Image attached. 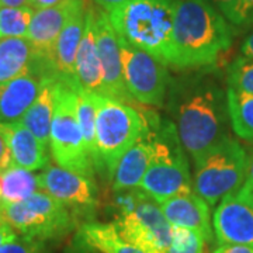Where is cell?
I'll return each mask as SVG.
<instances>
[{
  "label": "cell",
  "instance_id": "e0dca14e",
  "mask_svg": "<svg viewBox=\"0 0 253 253\" xmlns=\"http://www.w3.org/2000/svg\"><path fill=\"white\" fill-rule=\"evenodd\" d=\"M163 215L172 226H180L197 231L207 239L212 241V222L210 206L196 191L176 196L159 204Z\"/></svg>",
  "mask_w": 253,
  "mask_h": 253
},
{
  "label": "cell",
  "instance_id": "9c48e42d",
  "mask_svg": "<svg viewBox=\"0 0 253 253\" xmlns=\"http://www.w3.org/2000/svg\"><path fill=\"white\" fill-rule=\"evenodd\" d=\"M0 214L18 235L42 244L62 238L75 226L72 211L41 190L24 201L1 206Z\"/></svg>",
  "mask_w": 253,
  "mask_h": 253
},
{
  "label": "cell",
  "instance_id": "30bf717a",
  "mask_svg": "<svg viewBox=\"0 0 253 253\" xmlns=\"http://www.w3.org/2000/svg\"><path fill=\"white\" fill-rule=\"evenodd\" d=\"M117 38L124 81L129 96L139 104L162 107L169 86L166 65L148 52L128 44L121 37L117 36Z\"/></svg>",
  "mask_w": 253,
  "mask_h": 253
},
{
  "label": "cell",
  "instance_id": "836d02e7",
  "mask_svg": "<svg viewBox=\"0 0 253 253\" xmlns=\"http://www.w3.org/2000/svg\"><path fill=\"white\" fill-rule=\"evenodd\" d=\"M16 236H17V232L13 229V226L10 225L4 218L0 217V248Z\"/></svg>",
  "mask_w": 253,
  "mask_h": 253
},
{
  "label": "cell",
  "instance_id": "7c38bea8",
  "mask_svg": "<svg viewBox=\"0 0 253 253\" xmlns=\"http://www.w3.org/2000/svg\"><path fill=\"white\" fill-rule=\"evenodd\" d=\"M212 229L218 245L253 246V200L246 189L232 191L218 203Z\"/></svg>",
  "mask_w": 253,
  "mask_h": 253
},
{
  "label": "cell",
  "instance_id": "5bb4252c",
  "mask_svg": "<svg viewBox=\"0 0 253 253\" xmlns=\"http://www.w3.org/2000/svg\"><path fill=\"white\" fill-rule=\"evenodd\" d=\"M96 41L103 69L101 94L131 104L134 99L126 90L117 33L110 21L109 13L100 9H96Z\"/></svg>",
  "mask_w": 253,
  "mask_h": 253
},
{
  "label": "cell",
  "instance_id": "1f68e13d",
  "mask_svg": "<svg viewBox=\"0 0 253 253\" xmlns=\"http://www.w3.org/2000/svg\"><path fill=\"white\" fill-rule=\"evenodd\" d=\"M238 26H253V0H239L238 6Z\"/></svg>",
  "mask_w": 253,
  "mask_h": 253
},
{
  "label": "cell",
  "instance_id": "f546056e",
  "mask_svg": "<svg viewBox=\"0 0 253 253\" xmlns=\"http://www.w3.org/2000/svg\"><path fill=\"white\" fill-rule=\"evenodd\" d=\"M45 244L18 235L0 248V253H44Z\"/></svg>",
  "mask_w": 253,
  "mask_h": 253
},
{
  "label": "cell",
  "instance_id": "60d3db41",
  "mask_svg": "<svg viewBox=\"0 0 253 253\" xmlns=\"http://www.w3.org/2000/svg\"><path fill=\"white\" fill-rule=\"evenodd\" d=\"M78 253H99L97 251H94V249H91L89 246H86V245H83L79 242V251Z\"/></svg>",
  "mask_w": 253,
  "mask_h": 253
},
{
  "label": "cell",
  "instance_id": "d6a6232c",
  "mask_svg": "<svg viewBox=\"0 0 253 253\" xmlns=\"http://www.w3.org/2000/svg\"><path fill=\"white\" fill-rule=\"evenodd\" d=\"M10 166H13V159H11V154H10L9 145L6 141L4 132L0 126V172L9 169Z\"/></svg>",
  "mask_w": 253,
  "mask_h": 253
},
{
  "label": "cell",
  "instance_id": "83f0119b",
  "mask_svg": "<svg viewBox=\"0 0 253 253\" xmlns=\"http://www.w3.org/2000/svg\"><path fill=\"white\" fill-rule=\"evenodd\" d=\"M207 239L197 231L172 226V241L168 253H206Z\"/></svg>",
  "mask_w": 253,
  "mask_h": 253
},
{
  "label": "cell",
  "instance_id": "44dd1931",
  "mask_svg": "<svg viewBox=\"0 0 253 253\" xmlns=\"http://www.w3.org/2000/svg\"><path fill=\"white\" fill-rule=\"evenodd\" d=\"M59 81L61 79H58L52 73L45 75L37 99L20 121L48 148H49L51 123L54 117L55 101H56V89Z\"/></svg>",
  "mask_w": 253,
  "mask_h": 253
},
{
  "label": "cell",
  "instance_id": "7402d4cb",
  "mask_svg": "<svg viewBox=\"0 0 253 253\" xmlns=\"http://www.w3.org/2000/svg\"><path fill=\"white\" fill-rule=\"evenodd\" d=\"M41 68L36 51L27 38L0 40V83Z\"/></svg>",
  "mask_w": 253,
  "mask_h": 253
},
{
  "label": "cell",
  "instance_id": "cb8c5ba5",
  "mask_svg": "<svg viewBox=\"0 0 253 253\" xmlns=\"http://www.w3.org/2000/svg\"><path fill=\"white\" fill-rule=\"evenodd\" d=\"M1 179V200L0 207L24 201L34 193L40 191L38 174L18 166H10L0 172Z\"/></svg>",
  "mask_w": 253,
  "mask_h": 253
},
{
  "label": "cell",
  "instance_id": "d6986e66",
  "mask_svg": "<svg viewBox=\"0 0 253 253\" xmlns=\"http://www.w3.org/2000/svg\"><path fill=\"white\" fill-rule=\"evenodd\" d=\"M9 145L13 165L30 172L44 170L49 165V148L21 123L0 124Z\"/></svg>",
  "mask_w": 253,
  "mask_h": 253
},
{
  "label": "cell",
  "instance_id": "ab89813d",
  "mask_svg": "<svg viewBox=\"0 0 253 253\" xmlns=\"http://www.w3.org/2000/svg\"><path fill=\"white\" fill-rule=\"evenodd\" d=\"M28 4L30 0H0V7H23Z\"/></svg>",
  "mask_w": 253,
  "mask_h": 253
},
{
  "label": "cell",
  "instance_id": "4316f807",
  "mask_svg": "<svg viewBox=\"0 0 253 253\" xmlns=\"http://www.w3.org/2000/svg\"><path fill=\"white\" fill-rule=\"evenodd\" d=\"M34 13L30 6L0 7V40L26 38Z\"/></svg>",
  "mask_w": 253,
  "mask_h": 253
},
{
  "label": "cell",
  "instance_id": "ba28073f",
  "mask_svg": "<svg viewBox=\"0 0 253 253\" xmlns=\"http://www.w3.org/2000/svg\"><path fill=\"white\" fill-rule=\"evenodd\" d=\"M49 152L58 166L94 177V165L86 149L76 117V90L66 82H58L56 101L51 132Z\"/></svg>",
  "mask_w": 253,
  "mask_h": 253
},
{
  "label": "cell",
  "instance_id": "603a6c76",
  "mask_svg": "<svg viewBox=\"0 0 253 253\" xmlns=\"http://www.w3.org/2000/svg\"><path fill=\"white\" fill-rule=\"evenodd\" d=\"M78 239L81 244L99 253H145L132 244L126 242L118 234L113 222H86L81 226Z\"/></svg>",
  "mask_w": 253,
  "mask_h": 253
},
{
  "label": "cell",
  "instance_id": "9a60e30c",
  "mask_svg": "<svg viewBox=\"0 0 253 253\" xmlns=\"http://www.w3.org/2000/svg\"><path fill=\"white\" fill-rule=\"evenodd\" d=\"M45 75L48 72L42 68H37L13 81L0 83V124L21 121L37 99Z\"/></svg>",
  "mask_w": 253,
  "mask_h": 253
},
{
  "label": "cell",
  "instance_id": "ee69618b",
  "mask_svg": "<svg viewBox=\"0 0 253 253\" xmlns=\"http://www.w3.org/2000/svg\"><path fill=\"white\" fill-rule=\"evenodd\" d=\"M0 217H1V214H0Z\"/></svg>",
  "mask_w": 253,
  "mask_h": 253
},
{
  "label": "cell",
  "instance_id": "ffe728a7",
  "mask_svg": "<svg viewBox=\"0 0 253 253\" xmlns=\"http://www.w3.org/2000/svg\"><path fill=\"white\" fill-rule=\"evenodd\" d=\"M86 9L87 6L82 7L69 18L56 40L54 49L52 68L55 76L72 86H75V58L84 31Z\"/></svg>",
  "mask_w": 253,
  "mask_h": 253
},
{
  "label": "cell",
  "instance_id": "d590c367",
  "mask_svg": "<svg viewBox=\"0 0 253 253\" xmlns=\"http://www.w3.org/2000/svg\"><path fill=\"white\" fill-rule=\"evenodd\" d=\"M241 52H242V56L253 59V30L244 40L242 46H241Z\"/></svg>",
  "mask_w": 253,
  "mask_h": 253
},
{
  "label": "cell",
  "instance_id": "4fadbf2b",
  "mask_svg": "<svg viewBox=\"0 0 253 253\" xmlns=\"http://www.w3.org/2000/svg\"><path fill=\"white\" fill-rule=\"evenodd\" d=\"M84 6L86 0H63L52 7L36 10L26 38L34 48L38 62L49 72L54 73L52 59L58 37L69 18Z\"/></svg>",
  "mask_w": 253,
  "mask_h": 253
},
{
  "label": "cell",
  "instance_id": "8992f818",
  "mask_svg": "<svg viewBox=\"0 0 253 253\" xmlns=\"http://www.w3.org/2000/svg\"><path fill=\"white\" fill-rule=\"evenodd\" d=\"M138 189L158 204L194 191L190 165L172 121L155 124V152Z\"/></svg>",
  "mask_w": 253,
  "mask_h": 253
},
{
  "label": "cell",
  "instance_id": "8fae6325",
  "mask_svg": "<svg viewBox=\"0 0 253 253\" xmlns=\"http://www.w3.org/2000/svg\"><path fill=\"white\" fill-rule=\"evenodd\" d=\"M40 190L52 196L72 212L89 211L99 206V190L94 177L48 165L38 173Z\"/></svg>",
  "mask_w": 253,
  "mask_h": 253
},
{
  "label": "cell",
  "instance_id": "74e56055",
  "mask_svg": "<svg viewBox=\"0 0 253 253\" xmlns=\"http://www.w3.org/2000/svg\"><path fill=\"white\" fill-rule=\"evenodd\" d=\"M244 187L253 190V152L248 156V163H246V177H245Z\"/></svg>",
  "mask_w": 253,
  "mask_h": 253
},
{
  "label": "cell",
  "instance_id": "3957f363",
  "mask_svg": "<svg viewBox=\"0 0 253 253\" xmlns=\"http://www.w3.org/2000/svg\"><path fill=\"white\" fill-rule=\"evenodd\" d=\"M176 0H126L109 13L118 37L170 66Z\"/></svg>",
  "mask_w": 253,
  "mask_h": 253
},
{
  "label": "cell",
  "instance_id": "f35d334b",
  "mask_svg": "<svg viewBox=\"0 0 253 253\" xmlns=\"http://www.w3.org/2000/svg\"><path fill=\"white\" fill-rule=\"evenodd\" d=\"M63 0H30V7H33L34 10L46 9V7H52L55 4H59Z\"/></svg>",
  "mask_w": 253,
  "mask_h": 253
},
{
  "label": "cell",
  "instance_id": "5b68a950",
  "mask_svg": "<svg viewBox=\"0 0 253 253\" xmlns=\"http://www.w3.org/2000/svg\"><path fill=\"white\" fill-rule=\"evenodd\" d=\"M111 201L118 234L145 253H168L172 225L161 206L141 189L117 190Z\"/></svg>",
  "mask_w": 253,
  "mask_h": 253
},
{
  "label": "cell",
  "instance_id": "484cf974",
  "mask_svg": "<svg viewBox=\"0 0 253 253\" xmlns=\"http://www.w3.org/2000/svg\"><path fill=\"white\" fill-rule=\"evenodd\" d=\"M76 90V117L81 126L82 135L84 139L86 149L90 155L93 165L96 158V107L91 93L81 90L75 87Z\"/></svg>",
  "mask_w": 253,
  "mask_h": 253
},
{
  "label": "cell",
  "instance_id": "277c9868",
  "mask_svg": "<svg viewBox=\"0 0 253 253\" xmlns=\"http://www.w3.org/2000/svg\"><path fill=\"white\" fill-rule=\"evenodd\" d=\"M96 107L94 169L113 180L118 163L149 126V120L134 106L91 93Z\"/></svg>",
  "mask_w": 253,
  "mask_h": 253
},
{
  "label": "cell",
  "instance_id": "7a4b0ae2",
  "mask_svg": "<svg viewBox=\"0 0 253 253\" xmlns=\"http://www.w3.org/2000/svg\"><path fill=\"white\" fill-rule=\"evenodd\" d=\"M232 45V28L210 0H176L172 62L176 69L214 66Z\"/></svg>",
  "mask_w": 253,
  "mask_h": 253
},
{
  "label": "cell",
  "instance_id": "2e32d148",
  "mask_svg": "<svg viewBox=\"0 0 253 253\" xmlns=\"http://www.w3.org/2000/svg\"><path fill=\"white\" fill-rule=\"evenodd\" d=\"M75 86L87 93L103 91V69L96 41V7L86 9V23L75 58Z\"/></svg>",
  "mask_w": 253,
  "mask_h": 253
},
{
  "label": "cell",
  "instance_id": "d4e9b609",
  "mask_svg": "<svg viewBox=\"0 0 253 253\" xmlns=\"http://www.w3.org/2000/svg\"><path fill=\"white\" fill-rule=\"evenodd\" d=\"M229 123L236 135L253 142V94L226 89Z\"/></svg>",
  "mask_w": 253,
  "mask_h": 253
},
{
  "label": "cell",
  "instance_id": "7bdbcfd3",
  "mask_svg": "<svg viewBox=\"0 0 253 253\" xmlns=\"http://www.w3.org/2000/svg\"><path fill=\"white\" fill-rule=\"evenodd\" d=\"M0 200H1V179H0Z\"/></svg>",
  "mask_w": 253,
  "mask_h": 253
},
{
  "label": "cell",
  "instance_id": "ac0fdd59",
  "mask_svg": "<svg viewBox=\"0 0 253 253\" xmlns=\"http://www.w3.org/2000/svg\"><path fill=\"white\" fill-rule=\"evenodd\" d=\"M155 152V126L149 123L148 128L138 138L121 161L113 176V191L117 190L138 189L139 183L148 170V166L152 161Z\"/></svg>",
  "mask_w": 253,
  "mask_h": 253
},
{
  "label": "cell",
  "instance_id": "e575fe53",
  "mask_svg": "<svg viewBox=\"0 0 253 253\" xmlns=\"http://www.w3.org/2000/svg\"><path fill=\"white\" fill-rule=\"evenodd\" d=\"M214 253H253V246L249 245H219Z\"/></svg>",
  "mask_w": 253,
  "mask_h": 253
},
{
  "label": "cell",
  "instance_id": "f1b7e54d",
  "mask_svg": "<svg viewBox=\"0 0 253 253\" xmlns=\"http://www.w3.org/2000/svg\"><path fill=\"white\" fill-rule=\"evenodd\" d=\"M228 87L253 94V59L238 56L228 68Z\"/></svg>",
  "mask_w": 253,
  "mask_h": 253
},
{
  "label": "cell",
  "instance_id": "8d00e7d4",
  "mask_svg": "<svg viewBox=\"0 0 253 253\" xmlns=\"http://www.w3.org/2000/svg\"><path fill=\"white\" fill-rule=\"evenodd\" d=\"M99 7H101V10H104V11H113L114 9H117L118 6H121L124 1L126 0H93Z\"/></svg>",
  "mask_w": 253,
  "mask_h": 253
},
{
  "label": "cell",
  "instance_id": "52a82bcc",
  "mask_svg": "<svg viewBox=\"0 0 253 253\" xmlns=\"http://www.w3.org/2000/svg\"><path fill=\"white\" fill-rule=\"evenodd\" d=\"M194 163V191L210 207L244 186L248 155L244 146L229 135L211 146Z\"/></svg>",
  "mask_w": 253,
  "mask_h": 253
},
{
  "label": "cell",
  "instance_id": "4dcf8cb0",
  "mask_svg": "<svg viewBox=\"0 0 253 253\" xmlns=\"http://www.w3.org/2000/svg\"><path fill=\"white\" fill-rule=\"evenodd\" d=\"M210 1L221 11V14L229 23L238 26V6H239V0H210Z\"/></svg>",
  "mask_w": 253,
  "mask_h": 253
},
{
  "label": "cell",
  "instance_id": "b9f144b4",
  "mask_svg": "<svg viewBox=\"0 0 253 253\" xmlns=\"http://www.w3.org/2000/svg\"><path fill=\"white\" fill-rule=\"evenodd\" d=\"M242 187H244V186H242ZM244 189H246V187H244ZM246 191H248V193H249V196H251V199L253 200V190H251V189H246Z\"/></svg>",
  "mask_w": 253,
  "mask_h": 253
},
{
  "label": "cell",
  "instance_id": "6da1fadb",
  "mask_svg": "<svg viewBox=\"0 0 253 253\" xmlns=\"http://www.w3.org/2000/svg\"><path fill=\"white\" fill-rule=\"evenodd\" d=\"M169 111L186 154L196 162L226 134V93L212 79L187 76L169 93Z\"/></svg>",
  "mask_w": 253,
  "mask_h": 253
}]
</instances>
